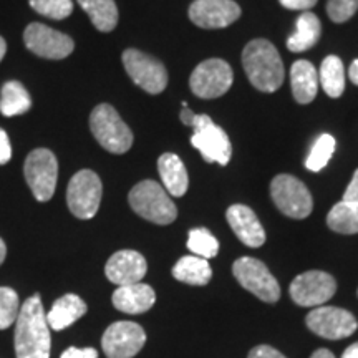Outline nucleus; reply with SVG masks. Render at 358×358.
Wrapping results in <instances>:
<instances>
[{"mask_svg":"<svg viewBox=\"0 0 358 358\" xmlns=\"http://www.w3.org/2000/svg\"><path fill=\"white\" fill-rule=\"evenodd\" d=\"M187 249L194 256L208 261V259L217 256L219 243L216 237L211 234V231H208L206 227H196V229H191L189 236H187Z\"/></svg>","mask_w":358,"mask_h":358,"instance_id":"29","label":"nucleus"},{"mask_svg":"<svg viewBox=\"0 0 358 358\" xmlns=\"http://www.w3.org/2000/svg\"><path fill=\"white\" fill-rule=\"evenodd\" d=\"M85 313H87V303L83 302V299L75 294H66L53 303L52 310L47 313V324L50 329L60 332L82 319Z\"/></svg>","mask_w":358,"mask_h":358,"instance_id":"22","label":"nucleus"},{"mask_svg":"<svg viewBox=\"0 0 358 358\" xmlns=\"http://www.w3.org/2000/svg\"><path fill=\"white\" fill-rule=\"evenodd\" d=\"M122 60L129 78L145 92L158 95L166 88L168 71L155 57L136 50V48H128L123 52Z\"/></svg>","mask_w":358,"mask_h":358,"instance_id":"10","label":"nucleus"},{"mask_svg":"<svg viewBox=\"0 0 358 358\" xmlns=\"http://www.w3.org/2000/svg\"><path fill=\"white\" fill-rule=\"evenodd\" d=\"M90 129L101 148L113 155H123L133 145V133L113 106L101 103L90 115Z\"/></svg>","mask_w":358,"mask_h":358,"instance_id":"4","label":"nucleus"},{"mask_svg":"<svg viewBox=\"0 0 358 358\" xmlns=\"http://www.w3.org/2000/svg\"><path fill=\"white\" fill-rule=\"evenodd\" d=\"M156 294L150 285L131 284L122 285L113 292V306L120 312L129 313V315H136V313H145L155 306Z\"/></svg>","mask_w":358,"mask_h":358,"instance_id":"19","label":"nucleus"},{"mask_svg":"<svg viewBox=\"0 0 358 358\" xmlns=\"http://www.w3.org/2000/svg\"><path fill=\"white\" fill-rule=\"evenodd\" d=\"M337 292V282L322 271H308L297 275L290 284V297L301 307H320Z\"/></svg>","mask_w":358,"mask_h":358,"instance_id":"12","label":"nucleus"},{"mask_svg":"<svg viewBox=\"0 0 358 358\" xmlns=\"http://www.w3.org/2000/svg\"><path fill=\"white\" fill-rule=\"evenodd\" d=\"M227 222L237 239L248 248H261L266 243V231L259 222L256 213L244 204H234L226 213Z\"/></svg>","mask_w":358,"mask_h":358,"instance_id":"18","label":"nucleus"},{"mask_svg":"<svg viewBox=\"0 0 358 358\" xmlns=\"http://www.w3.org/2000/svg\"><path fill=\"white\" fill-rule=\"evenodd\" d=\"M60 358H98V352L92 347H87V348L70 347L69 350L62 353Z\"/></svg>","mask_w":358,"mask_h":358,"instance_id":"34","label":"nucleus"},{"mask_svg":"<svg viewBox=\"0 0 358 358\" xmlns=\"http://www.w3.org/2000/svg\"><path fill=\"white\" fill-rule=\"evenodd\" d=\"M103 186L96 173L82 169L70 179L66 187V204L75 217L92 219L101 203Z\"/></svg>","mask_w":358,"mask_h":358,"instance_id":"8","label":"nucleus"},{"mask_svg":"<svg viewBox=\"0 0 358 358\" xmlns=\"http://www.w3.org/2000/svg\"><path fill=\"white\" fill-rule=\"evenodd\" d=\"M279 2L289 10H307L315 6L317 0H279Z\"/></svg>","mask_w":358,"mask_h":358,"instance_id":"37","label":"nucleus"},{"mask_svg":"<svg viewBox=\"0 0 358 358\" xmlns=\"http://www.w3.org/2000/svg\"><path fill=\"white\" fill-rule=\"evenodd\" d=\"M232 80H234V75L227 62L221 58H209V60L201 62L192 71L189 87L196 96L213 100L229 92Z\"/></svg>","mask_w":358,"mask_h":358,"instance_id":"11","label":"nucleus"},{"mask_svg":"<svg viewBox=\"0 0 358 358\" xmlns=\"http://www.w3.org/2000/svg\"><path fill=\"white\" fill-rule=\"evenodd\" d=\"M32 106V98H30L27 88L17 80H10L2 85V93H0V113L3 116H19L24 115Z\"/></svg>","mask_w":358,"mask_h":358,"instance_id":"25","label":"nucleus"},{"mask_svg":"<svg viewBox=\"0 0 358 358\" xmlns=\"http://www.w3.org/2000/svg\"><path fill=\"white\" fill-rule=\"evenodd\" d=\"M6 256H7V245L2 239H0V266H2L3 261H6Z\"/></svg>","mask_w":358,"mask_h":358,"instance_id":"43","label":"nucleus"},{"mask_svg":"<svg viewBox=\"0 0 358 358\" xmlns=\"http://www.w3.org/2000/svg\"><path fill=\"white\" fill-rule=\"evenodd\" d=\"M24 174L35 199L40 203H47L52 199L58 179V161L50 150L37 148L27 156Z\"/></svg>","mask_w":358,"mask_h":358,"instance_id":"5","label":"nucleus"},{"mask_svg":"<svg viewBox=\"0 0 358 358\" xmlns=\"http://www.w3.org/2000/svg\"><path fill=\"white\" fill-rule=\"evenodd\" d=\"M12 158V146L8 134L0 128V164H7Z\"/></svg>","mask_w":358,"mask_h":358,"instance_id":"35","label":"nucleus"},{"mask_svg":"<svg viewBox=\"0 0 358 358\" xmlns=\"http://www.w3.org/2000/svg\"><path fill=\"white\" fill-rule=\"evenodd\" d=\"M158 171L164 189L174 198H181L189 187V178L185 163L174 153H164L158 159Z\"/></svg>","mask_w":358,"mask_h":358,"instance_id":"20","label":"nucleus"},{"mask_svg":"<svg viewBox=\"0 0 358 358\" xmlns=\"http://www.w3.org/2000/svg\"><path fill=\"white\" fill-rule=\"evenodd\" d=\"M187 13L201 29H224L239 19L241 7L234 0H194Z\"/></svg>","mask_w":358,"mask_h":358,"instance_id":"16","label":"nucleus"},{"mask_svg":"<svg viewBox=\"0 0 358 358\" xmlns=\"http://www.w3.org/2000/svg\"><path fill=\"white\" fill-rule=\"evenodd\" d=\"M29 2L35 12L53 20H64L73 12L71 0H29Z\"/></svg>","mask_w":358,"mask_h":358,"instance_id":"32","label":"nucleus"},{"mask_svg":"<svg viewBox=\"0 0 358 358\" xmlns=\"http://www.w3.org/2000/svg\"><path fill=\"white\" fill-rule=\"evenodd\" d=\"M290 87L295 101L307 105L319 92V73L308 60H297L290 69Z\"/></svg>","mask_w":358,"mask_h":358,"instance_id":"21","label":"nucleus"},{"mask_svg":"<svg viewBox=\"0 0 358 358\" xmlns=\"http://www.w3.org/2000/svg\"><path fill=\"white\" fill-rule=\"evenodd\" d=\"M19 295L10 287H0V330H6L17 322L20 312Z\"/></svg>","mask_w":358,"mask_h":358,"instance_id":"31","label":"nucleus"},{"mask_svg":"<svg viewBox=\"0 0 358 358\" xmlns=\"http://www.w3.org/2000/svg\"><path fill=\"white\" fill-rule=\"evenodd\" d=\"M128 201L138 216L150 222L159 224V226H168L178 217V209L166 189L159 182L151 181V179L138 182L129 191Z\"/></svg>","mask_w":358,"mask_h":358,"instance_id":"3","label":"nucleus"},{"mask_svg":"<svg viewBox=\"0 0 358 358\" xmlns=\"http://www.w3.org/2000/svg\"><path fill=\"white\" fill-rule=\"evenodd\" d=\"M335 151V138L332 134H322L317 138V141L313 143L310 155L306 161L307 169H310L313 173H319L324 169L329 161L332 159V155Z\"/></svg>","mask_w":358,"mask_h":358,"instance_id":"30","label":"nucleus"},{"mask_svg":"<svg viewBox=\"0 0 358 358\" xmlns=\"http://www.w3.org/2000/svg\"><path fill=\"white\" fill-rule=\"evenodd\" d=\"M148 264L146 259L136 250H118L108 259L105 266V274L110 282L122 287V285H131L141 282L146 275Z\"/></svg>","mask_w":358,"mask_h":358,"instance_id":"17","label":"nucleus"},{"mask_svg":"<svg viewBox=\"0 0 358 358\" xmlns=\"http://www.w3.org/2000/svg\"><path fill=\"white\" fill-rule=\"evenodd\" d=\"M6 52H7V43L6 40L0 37V62H2V58L6 57Z\"/></svg>","mask_w":358,"mask_h":358,"instance_id":"44","label":"nucleus"},{"mask_svg":"<svg viewBox=\"0 0 358 358\" xmlns=\"http://www.w3.org/2000/svg\"><path fill=\"white\" fill-rule=\"evenodd\" d=\"M24 42L30 52L47 60H64L75 48L73 40L69 35L37 22L25 29Z\"/></svg>","mask_w":358,"mask_h":358,"instance_id":"14","label":"nucleus"},{"mask_svg":"<svg viewBox=\"0 0 358 358\" xmlns=\"http://www.w3.org/2000/svg\"><path fill=\"white\" fill-rule=\"evenodd\" d=\"M173 277L189 285H206L211 280L213 268L203 257L185 256L174 264Z\"/></svg>","mask_w":358,"mask_h":358,"instance_id":"24","label":"nucleus"},{"mask_svg":"<svg viewBox=\"0 0 358 358\" xmlns=\"http://www.w3.org/2000/svg\"><path fill=\"white\" fill-rule=\"evenodd\" d=\"M329 227L338 234H357L358 232V203L340 201L330 209L327 216Z\"/></svg>","mask_w":358,"mask_h":358,"instance_id":"27","label":"nucleus"},{"mask_svg":"<svg viewBox=\"0 0 358 358\" xmlns=\"http://www.w3.org/2000/svg\"><path fill=\"white\" fill-rule=\"evenodd\" d=\"M243 66L249 82L259 92L274 93L284 82V64L277 48L268 40L256 38L245 45Z\"/></svg>","mask_w":358,"mask_h":358,"instance_id":"2","label":"nucleus"},{"mask_svg":"<svg viewBox=\"0 0 358 358\" xmlns=\"http://www.w3.org/2000/svg\"><path fill=\"white\" fill-rule=\"evenodd\" d=\"M310 358H335V355L330 350H327V348H319V350L312 353Z\"/></svg>","mask_w":358,"mask_h":358,"instance_id":"42","label":"nucleus"},{"mask_svg":"<svg viewBox=\"0 0 358 358\" xmlns=\"http://www.w3.org/2000/svg\"><path fill=\"white\" fill-rule=\"evenodd\" d=\"M306 324L313 334L327 340L347 338L355 334L358 322L353 313L338 307H315L308 313Z\"/></svg>","mask_w":358,"mask_h":358,"instance_id":"13","label":"nucleus"},{"mask_svg":"<svg viewBox=\"0 0 358 358\" xmlns=\"http://www.w3.org/2000/svg\"><path fill=\"white\" fill-rule=\"evenodd\" d=\"M249 358H285L279 350L268 345H259L252 348L249 353Z\"/></svg>","mask_w":358,"mask_h":358,"instance_id":"36","label":"nucleus"},{"mask_svg":"<svg viewBox=\"0 0 358 358\" xmlns=\"http://www.w3.org/2000/svg\"><path fill=\"white\" fill-rule=\"evenodd\" d=\"M319 83L329 96L338 98L345 90V69L342 60L335 55H329L322 62Z\"/></svg>","mask_w":358,"mask_h":358,"instance_id":"28","label":"nucleus"},{"mask_svg":"<svg viewBox=\"0 0 358 358\" xmlns=\"http://www.w3.org/2000/svg\"><path fill=\"white\" fill-rule=\"evenodd\" d=\"M322 35V25L319 17L312 12H303L297 19V29L287 40V48L290 52H306L319 42Z\"/></svg>","mask_w":358,"mask_h":358,"instance_id":"23","label":"nucleus"},{"mask_svg":"<svg viewBox=\"0 0 358 358\" xmlns=\"http://www.w3.org/2000/svg\"><path fill=\"white\" fill-rule=\"evenodd\" d=\"M271 196L277 209L292 219L310 216L313 201L307 186L290 174H279L271 182Z\"/></svg>","mask_w":358,"mask_h":358,"instance_id":"6","label":"nucleus"},{"mask_svg":"<svg viewBox=\"0 0 358 358\" xmlns=\"http://www.w3.org/2000/svg\"><path fill=\"white\" fill-rule=\"evenodd\" d=\"M78 3L100 32H111L118 24V7L115 0H78Z\"/></svg>","mask_w":358,"mask_h":358,"instance_id":"26","label":"nucleus"},{"mask_svg":"<svg viewBox=\"0 0 358 358\" xmlns=\"http://www.w3.org/2000/svg\"><path fill=\"white\" fill-rule=\"evenodd\" d=\"M343 201H353V203H358V169L355 171V174H353L345 194H343Z\"/></svg>","mask_w":358,"mask_h":358,"instance_id":"38","label":"nucleus"},{"mask_svg":"<svg viewBox=\"0 0 358 358\" xmlns=\"http://www.w3.org/2000/svg\"><path fill=\"white\" fill-rule=\"evenodd\" d=\"M348 77H350L352 83L357 85V87H358V58L352 64L350 70H348Z\"/></svg>","mask_w":358,"mask_h":358,"instance_id":"40","label":"nucleus"},{"mask_svg":"<svg viewBox=\"0 0 358 358\" xmlns=\"http://www.w3.org/2000/svg\"><path fill=\"white\" fill-rule=\"evenodd\" d=\"M232 274L245 290L267 303L280 299L279 282L268 272L266 264L254 257H241L232 266Z\"/></svg>","mask_w":358,"mask_h":358,"instance_id":"9","label":"nucleus"},{"mask_svg":"<svg viewBox=\"0 0 358 358\" xmlns=\"http://www.w3.org/2000/svg\"><path fill=\"white\" fill-rule=\"evenodd\" d=\"M146 334L134 322H115L105 330L101 347L108 358H133L145 347Z\"/></svg>","mask_w":358,"mask_h":358,"instance_id":"15","label":"nucleus"},{"mask_svg":"<svg viewBox=\"0 0 358 358\" xmlns=\"http://www.w3.org/2000/svg\"><path fill=\"white\" fill-rule=\"evenodd\" d=\"M357 10L358 0H329V3H327V13L335 24H343V22L352 19Z\"/></svg>","mask_w":358,"mask_h":358,"instance_id":"33","label":"nucleus"},{"mask_svg":"<svg viewBox=\"0 0 358 358\" xmlns=\"http://www.w3.org/2000/svg\"><path fill=\"white\" fill-rule=\"evenodd\" d=\"M194 118H196V113L192 110L187 108L186 101H182V110H181V122L186 124V127H192V123H194Z\"/></svg>","mask_w":358,"mask_h":358,"instance_id":"39","label":"nucleus"},{"mask_svg":"<svg viewBox=\"0 0 358 358\" xmlns=\"http://www.w3.org/2000/svg\"><path fill=\"white\" fill-rule=\"evenodd\" d=\"M192 128V146L208 163H219L221 166H226L232 156V146L226 131L219 128L208 115H196Z\"/></svg>","mask_w":358,"mask_h":358,"instance_id":"7","label":"nucleus"},{"mask_svg":"<svg viewBox=\"0 0 358 358\" xmlns=\"http://www.w3.org/2000/svg\"><path fill=\"white\" fill-rule=\"evenodd\" d=\"M15 324L17 358H50V327L38 294L22 303Z\"/></svg>","mask_w":358,"mask_h":358,"instance_id":"1","label":"nucleus"},{"mask_svg":"<svg viewBox=\"0 0 358 358\" xmlns=\"http://www.w3.org/2000/svg\"><path fill=\"white\" fill-rule=\"evenodd\" d=\"M342 358H358V342H355L353 345L348 347L347 350L343 352Z\"/></svg>","mask_w":358,"mask_h":358,"instance_id":"41","label":"nucleus"}]
</instances>
